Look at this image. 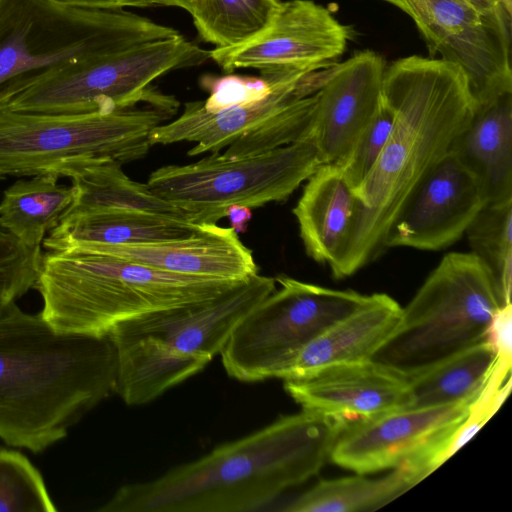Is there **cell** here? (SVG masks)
Wrapping results in <instances>:
<instances>
[{"label": "cell", "instance_id": "d6a6232c", "mask_svg": "<svg viewBox=\"0 0 512 512\" xmlns=\"http://www.w3.org/2000/svg\"><path fill=\"white\" fill-rule=\"evenodd\" d=\"M41 248H29L0 227V306L15 303L34 288Z\"/></svg>", "mask_w": 512, "mask_h": 512}, {"label": "cell", "instance_id": "52a82bcc", "mask_svg": "<svg viewBox=\"0 0 512 512\" xmlns=\"http://www.w3.org/2000/svg\"><path fill=\"white\" fill-rule=\"evenodd\" d=\"M209 59L210 51L180 34L64 68L0 108L37 114H81L145 102L177 111L179 102L151 88V83L170 71Z\"/></svg>", "mask_w": 512, "mask_h": 512}, {"label": "cell", "instance_id": "7a4b0ae2", "mask_svg": "<svg viewBox=\"0 0 512 512\" xmlns=\"http://www.w3.org/2000/svg\"><path fill=\"white\" fill-rule=\"evenodd\" d=\"M347 421L302 409L148 481L121 486L100 512L258 510L314 477Z\"/></svg>", "mask_w": 512, "mask_h": 512}, {"label": "cell", "instance_id": "d590c367", "mask_svg": "<svg viewBox=\"0 0 512 512\" xmlns=\"http://www.w3.org/2000/svg\"><path fill=\"white\" fill-rule=\"evenodd\" d=\"M61 5L89 9H123L125 7L160 6L158 0H53Z\"/></svg>", "mask_w": 512, "mask_h": 512}, {"label": "cell", "instance_id": "4316f807", "mask_svg": "<svg viewBox=\"0 0 512 512\" xmlns=\"http://www.w3.org/2000/svg\"><path fill=\"white\" fill-rule=\"evenodd\" d=\"M18 180L0 202V227L29 248H41L47 232L55 228L74 198V189L58 183L55 172Z\"/></svg>", "mask_w": 512, "mask_h": 512}, {"label": "cell", "instance_id": "1f68e13d", "mask_svg": "<svg viewBox=\"0 0 512 512\" xmlns=\"http://www.w3.org/2000/svg\"><path fill=\"white\" fill-rule=\"evenodd\" d=\"M40 471L20 451L0 448V512H55Z\"/></svg>", "mask_w": 512, "mask_h": 512}, {"label": "cell", "instance_id": "e0dca14e", "mask_svg": "<svg viewBox=\"0 0 512 512\" xmlns=\"http://www.w3.org/2000/svg\"><path fill=\"white\" fill-rule=\"evenodd\" d=\"M284 380L302 409L346 421L409 406V381L369 359L335 363Z\"/></svg>", "mask_w": 512, "mask_h": 512}, {"label": "cell", "instance_id": "9c48e42d", "mask_svg": "<svg viewBox=\"0 0 512 512\" xmlns=\"http://www.w3.org/2000/svg\"><path fill=\"white\" fill-rule=\"evenodd\" d=\"M279 288L234 328L220 352L226 373L241 382L285 378L298 353L366 303L369 295L278 275Z\"/></svg>", "mask_w": 512, "mask_h": 512}, {"label": "cell", "instance_id": "ba28073f", "mask_svg": "<svg viewBox=\"0 0 512 512\" xmlns=\"http://www.w3.org/2000/svg\"><path fill=\"white\" fill-rule=\"evenodd\" d=\"M321 165L308 138L252 156L226 158L218 152L191 164L163 166L146 184L190 222L216 224L233 205L252 209L285 201Z\"/></svg>", "mask_w": 512, "mask_h": 512}, {"label": "cell", "instance_id": "f1b7e54d", "mask_svg": "<svg viewBox=\"0 0 512 512\" xmlns=\"http://www.w3.org/2000/svg\"><path fill=\"white\" fill-rule=\"evenodd\" d=\"M280 3V0H197L191 16L203 41L215 48H229L260 33Z\"/></svg>", "mask_w": 512, "mask_h": 512}, {"label": "cell", "instance_id": "8d00e7d4", "mask_svg": "<svg viewBox=\"0 0 512 512\" xmlns=\"http://www.w3.org/2000/svg\"><path fill=\"white\" fill-rule=\"evenodd\" d=\"M480 13L511 22V0H467Z\"/></svg>", "mask_w": 512, "mask_h": 512}, {"label": "cell", "instance_id": "ffe728a7", "mask_svg": "<svg viewBox=\"0 0 512 512\" xmlns=\"http://www.w3.org/2000/svg\"><path fill=\"white\" fill-rule=\"evenodd\" d=\"M202 224L142 210H101L63 216L44 238L49 250L85 246L146 245L188 239Z\"/></svg>", "mask_w": 512, "mask_h": 512}, {"label": "cell", "instance_id": "9a60e30c", "mask_svg": "<svg viewBox=\"0 0 512 512\" xmlns=\"http://www.w3.org/2000/svg\"><path fill=\"white\" fill-rule=\"evenodd\" d=\"M486 203L476 178L450 150L424 177L395 218L384 248L444 249L463 236Z\"/></svg>", "mask_w": 512, "mask_h": 512}, {"label": "cell", "instance_id": "8992f818", "mask_svg": "<svg viewBox=\"0 0 512 512\" xmlns=\"http://www.w3.org/2000/svg\"><path fill=\"white\" fill-rule=\"evenodd\" d=\"M175 110L147 105L81 114H37L0 108V180L55 172L69 162L146 156L151 131Z\"/></svg>", "mask_w": 512, "mask_h": 512}, {"label": "cell", "instance_id": "5bb4252c", "mask_svg": "<svg viewBox=\"0 0 512 512\" xmlns=\"http://www.w3.org/2000/svg\"><path fill=\"white\" fill-rule=\"evenodd\" d=\"M275 288L274 277L256 274L215 296L126 319L110 332L147 337L211 362L236 325Z\"/></svg>", "mask_w": 512, "mask_h": 512}, {"label": "cell", "instance_id": "2e32d148", "mask_svg": "<svg viewBox=\"0 0 512 512\" xmlns=\"http://www.w3.org/2000/svg\"><path fill=\"white\" fill-rule=\"evenodd\" d=\"M385 70L382 57L369 50L323 70L313 120L322 164L346 161L380 108Z\"/></svg>", "mask_w": 512, "mask_h": 512}, {"label": "cell", "instance_id": "7402d4cb", "mask_svg": "<svg viewBox=\"0 0 512 512\" xmlns=\"http://www.w3.org/2000/svg\"><path fill=\"white\" fill-rule=\"evenodd\" d=\"M358 200L342 169L322 164L307 180L293 208L307 255L332 267L349 238Z\"/></svg>", "mask_w": 512, "mask_h": 512}, {"label": "cell", "instance_id": "4dcf8cb0", "mask_svg": "<svg viewBox=\"0 0 512 512\" xmlns=\"http://www.w3.org/2000/svg\"><path fill=\"white\" fill-rule=\"evenodd\" d=\"M316 103L317 91L293 99L273 116L230 144L222 156H252L313 138Z\"/></svg>", "mask_w": 512, "mask_h": 512}, {"label": "cell", "instance_id": "cb8c5ba5", "mask_svg": "<svg viewBox=\"0 0 512 512\" xmlns=\"http://www.w3.org/2000/svg\"><path fill=\"white\" fill-rule=\"evenodd\" d=\"M116 352L115 393L131 406L152 402L202 371L209 360L147 338L110 332Z\"/></svg>", "mask_w": 512, "mask_h": 512}, {"label": "cell", "instance_id": "44dd1931", "mask_svg": "<svg viewBox=\"0 0 512 512\" xmlns=\"http://www.w3.org/2000/svg\"><path fill=\"white\" fill-rule=\"evenodd\" d=\"M451 150L478 181L488 203L512 199V90L475 105Z\"/></svg>", "mask_w": 512, "mask_h": 512}, {"label": "cell", "instance_id": "6da1fadb", "mask_svg": "<svg viewBox=\"0 0 512 512\" xmlns=\"http://www.w3.org/2000/svg\"><path fill=\"white\" fill-rule=\"evenodd\" d=\"M382 98L394 123L378 160L353 190L358 207L347 243L330 267L353 275L385 250L386 235L420 182L452 148L475 102L464 70L436 57L412 55L385 70Z\"/></svg>", "mask_w": 512, "mask_h": 512}, {"label": "cell", "instance_id": "74e56055", "mask_svg": "<svg viewBox=\"0 0 512 512\" xmlns=\"http://www.w3.org/2000/svg\"><path fill=\"white\" fill-rule=\"evenodd\" d=\"M226 217L229 218L231 227L236 232H244L248 222L252 218V212L248 207L233 205L227 209Z\"/></svg>", "mask_w": 512, "mask_h": 512}, {"label": "cell", "instance_id": "836d02e7", "mask_svg": "<svg viewBox=\"0 0 512 512\" xmlns=\"http://www.w3.org/2000/svg\"><path fill=\"white\" fill-rule=\"evenodd\" d=\"M393 123V112L382 98L376 116L361 134L346 161L340 166L352 190L358 188L373 169L387 143Z\"/></svg>", "mask_w": 512, "mask_h": 512}, {"label": "cell", "instance_id": "30bf717a", "mask_svg": "<svg viewBox=\"0 0 512 512\" xmlns=\"http://www.w3.org/2000/svg\"><path fill=\"white\" fill-rule=\"evenodd\" d=\"M34 289L42 298L41 317L73 335H106L126 319L189 303L112 273L82 248L43 254Z\"/></svg>", "mask_w": 512, "mask_h": 512}, {"label": "cell", "instance_id": "8fae6325", "mask_svg": "<svg viewBox=\"0 0 512 512\" xmlns=\"http://www.w3.org/2000/svg\"><path fill=\"white\" fill-rule=\"evenodd\" d=\"M470 403L405 407L347 421L329 459L357 474L404 467L418 482L433 472V461L447 436L466 417Z\"/></svg>", "mask_w": 512, "mask_h": 512}, {"label": "cell", "instance_id": "5b68a950", "mask_svg": "<svg viewBox=\"0 0 512 512\" xmlns=\"http://www.w3.org/2000/svg\"><path fill=\"white\" fill-rule=\"evenodd\" d=\"M504 304L493 278L473 253L446 254L406 307L371 360L411 378L486 341Z\"/></svg>", "mask_w": 512, "mask_h": 512}, {"label": "cell", "instance_id": "484cf974", "mask_svg": "<svg viewBox=\"0 0 512 512\" xmlns=\"http://www.w3.org/2000/svg\"><path fill=\"white\" fill-rule=\"evenodd\" d=\"M497 359V350L486 340L408 378V407L472 404L488 383Z\"/></svg>", "mask_w": 512, "mask_h": 512}, {"label": "cell", "instance_id": "f546056e", "mask_svg": "<svg viewBox=\"0 0 512 512\" xmlns=\"http://www.w3.org/2000/svg\"><path fill=\"white\" fill-rule=\"evenodd\" d=\"M473 253L491 274L504 304L511 303L512 199L485 204L466 230Z\"/></svg>", "mask_w": 512, "mask_h": 512}, {"label": "cell", "instance_id": "d4e9b609", "mask_svg": "<svg viewBox=\"0 0 512 512\" xmlns=\"http://www.w3.org/2000/svg\"><path fill=\"white\" fill-rule=\"evenodd\" d=\"M57 174L70 178L74 189L73 201L62 217L101 210H142L187 219L177 207L155 195L146 183L130 179L122 164L111 158L72 161Z\"/></svg>", "mask_w": 512, "mask_h": 512}, {"label": "cell", "instance_id": "3957f363", "mask_svg": "<svg viewBox=\"0 0 512 512\" xmlns=\"http://www.w3.org/2000/svg\"><path fill=\"white\" fill-rule=\"evenodd\" d=\"M115 385L109 334L59 333L16 302L0 306V440L6 445L46 451L114 394Z\"/></svg>", "mask_w": 512, "mask_h": 512}, {"label": "cell", "instance_id": "ab89813d", "mask_svg": "<svg viewBox=\"0 0 512 512\" xmlns=\"http://www.w3.org/2000/svg\"><path fill=\"white\" fill-rule=\"evenodd\" d=\"M382 1L390 3L405 12V5H404L403 0H382Z\"/></svg>", "mask_w": 512, "mask_h": 512}, {"label": "cell", "instance_id": "603a6c76", "mask_svg": "<svg viewBox=\"0 0 512 512\" xmlns=\"http://www.w3.org/2000/svg\"><path fill=\"white\" fill-rule=\"evenodd\" d=\"M402 307L387 294L369 295L364 305L306 345L285 378L335 363L369 360L397 327Z\"/></svg>", "mask_w": 512, "mask_h": 512}, {"label": "cell", "instance_id": "277c9868", "mask_svg": "<svg viewBox=\"0 0 512 512\" xmlns=\"http://www.w3.org/2000/svg\"><path fill=\"white\" fill-rule=\"evenodd\" d=\"M178 35L124 9L0 0V107L64 68Z\"/></svg>", "mask_w": 512, "mask_h": 512}, {"label": "cell", "instance_id": "e575fe53", "mask_svg": "<svg viewBox=\"0 0 512 512\" xmlns=\"http://www.w3.org/2000/svg\"><path fill=\"white\" fill-rule=\"evenodd\" d=\"M285 75L261 78L238 75L204 76L201 85L209 92V97L203 101L204 108L215 113L233 106L257 102L270 94L275 81Z\"/></svg>", "mask_w": 512, "mask_h": 512}, {"label": "cell", "instance_id": "d6986e66", "mask_svg": "<svg viewBox=\"0 0 512 512\" xmlns=\"http://www.w3.org/2000/svg\"><path fill=\"white\" fill-rule=\"evenodd\" d=\"M85 248L154 269L203 277L244 280L258 274L252 251L232 227L202 224L195 236L175 241Z\"/></svg>", "mask_w": 512, "mask_h": 512}, {"label": "cell", "instance_id": "4fadbf2b", "mask_svg": "<svg viewBox=\"0 0 512 512\" xmlns=\"http://www.w3.org/2000/svg\"><path fill=\"white\" fill-rule=\"evenodd\" d=\"M350 37L326 7L312 0L281 1L260 33L234 47L214 48L210 59L227 73L246 68L262 77L311 73L333 65Z\"/></svg>", "mask_w": 512, "mask_h": 512}, {"label": "cell", "instance_id": "7c38bea8", "mask_svg": "<svg viewBox=\"0 0 512 512\" xmlns=\"http://www.w3.org/2000/svg\"><path fill=\"white\" fill-rule=\"evenodd\" d=\"M431 57L459 65L475 105L512 90L511 22L486 16L467 0H403Z\"/></svg>", "mask_w": 512, "mask_h": 512}, {"label": "cell", "instance_id": "ac0fdd59", "mask_svg": "<svg viewBox=\"0 0 512 512\" xmlns=\"http://www.w3.org/2000/svg\"><path fill=\"white\" fill-rule=\"evenodd\" d=\"M320 72L293 73L278 78L265 98L250 104L233 106L215 113L208 112L203 101L184 105L182 114L170 123L154 128L149 135L151 146L194 142L189 156L218 153L243 134L273 116L293 99L316 92Z\"/></svg>", "mask_w": 512, "mask_h": 512}, {"label": "cell", "instance_id": "83f0119b", "mask_svg": "<svg viewBox=\"0 0 512 512\" xmlns=\"http://www.w3.org/2000/svg\"><path fill=\"white\" fill-rule=\"evenodd\" d=\"M418 482L404 467L380 478L357 474L321 480L289 502L287 512H359L376 510L399 497Z\"/></svg>", "mask_w": 512, "mask_h": 512}, {"label": "cell", "instance_id": "f35d334b", "mask_svg": "<svg viewBox=\"0 0 512 512\" xmlns=\"http://www.w3.org/2000/svg\"><path fill=\"white\" fill-rule=\"evenodd\" d=\"M160 6H173L181 8L191 14L197 0H158Z\"/></svg>", "mask_w": 512, "mask_h": 512}]
</instances>
